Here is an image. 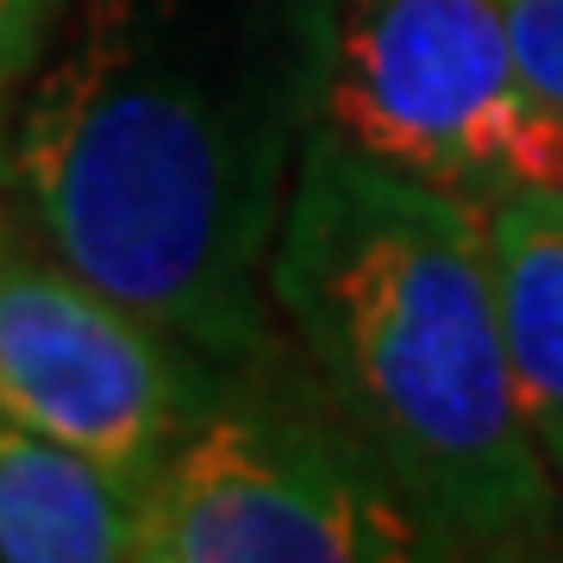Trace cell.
<instances>
[{
    "label": "cell",
    "mask_w": 563,
    "mask_h": 563,
    "mask_svg": "<svg viewBox=\"0 0 563 563\" xmlns=\"http://www.w3.org/2000/svg\"><path fill=\"white\" fill-rule=\"evenodd\" d=\"M332 57L339 0H69L0 195L169 339L232 363L269 344V244Z\"/></svg>",
    "instance_id": "6da1fadb"
},
{
    "label": "cell",
    "mask_w": 563,
    "mask_h": 563,
    "mask_svg": "<svg viewBox=\"0 0 563 563\" xmlns=\"http://www.w3.org/2000/svg\"><path fill=\"white\" fill-rule=\"evenodd\" d=\"M269 307L439 551L539 539L551 457L514 383L483 201L320 125L269 244Z\"/></svg>",
    "instance_id": "7a4b0ae2"
},
{
    "label": "cell",
    "mask_w": 563,
    "mask_h": 563,
    "mask_svg": "<svg viewBox=\"0 0 563 563\" xmlns=\"http://www.w3.org/2000/svg\"><path fill=\"white\" fill-rule=\"evenodd\" d=\"M269 344L213 369V395L144 476V563H383L426 558L395 495L313 369H269Z\"/></svg>",
    "instance_id": "3957f363"
},
{
    "label": "cell",
    "mask_w": 563,
    "mask_h": 563,
    "mask_svg": "<svg viewBox=\"0 0 563 563\" xmlns=\"http://www.w3.org/2000/svg\"><path fill=\"white\" fill-rule=\"evenodd\" d=\"M320 125L483 207L563 195V107L526 81L501 0H339Z\"/></svg>",
    "instance_id": "277c9868"
},
{
    "label": "cell",
    "mask_w": 563,
    "mask_h": 563,
    "mask_svg": "<svg viewBox=\"0 0 563 563\" xmlns=\"http://www.w3.org/2000/svg\"><path fill=\"white\" fill-rule=\"evenodd\" d=\"M220 363L44 244L0 195V413L151 476L213 395Z\"/></svg>",
    "instance_id": "5b68a950"
},
{
    "label": "cell",
    "mask_w": 563,
    "mask_h": 563,
    "mask_svg": "<svg viewBox=\"0 0 563 563\" xmlns=\"http://www.w3.org/2000/svg\"><path fill=\"white\" fill-rule=\"evenodd\" d=\"M144 476L0 413V563L139 558Z\"/></svg>",
    "instance_id": "8992f818"
},
{
    "label": "cell",
    "mask_w": 563,
    "mask_h": 563,
    "mask_svg": "<svg viewBox=\"0 0 563 563\" xmlns=\"http://www.w3.org/2000/svg\"><path fill=\"white\" fill-rule=\"evenodd\" d=\"M488 257L526 426L563 476V195H507L488 207Z\"/></svg>",
    "instance_id": "52a82bcc"
},
{
    "label": "cell",
    "mask_w": 563,
    "mask_h": 563,
    "mask_svg": "<svg viewBox=\"0 0 563 563\" xmlns=\"http://www.w3.org/2000/svg\"><path fill=\"white\" fill-rule=\"evenodd\" d=\"M69 0H0V144L20 113L25 81L38 76L44 51L57 38V20Z\"/></svg>",
    "instance_id": "ba28073f"
},
{
    "label": "cell",
    "mask_w": 563,
    "mask_h": 563,
    "mask_svg": "<svg viewBox=\"0 0 563 563\" xmlns=\"http://www.w3.org/2000/svg\"><path fill=\"white\" fill-rule=\"evenodd\" d=\"M514 57L551 107H563V0H501Z\"/></svg>",
    "instance_id": "9c48e42d"
}]
</instances>
